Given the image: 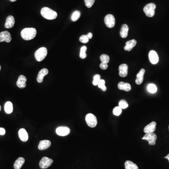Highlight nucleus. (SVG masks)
Returning <instances> with one entry per match:
<instances>
[{"label":"nucleus","instance_id":"9b49d317","mask_svg":"<svg viewBox=\"0 0 169 169\" xmlns=\"http://www.w3.org/2000/svg\"><path fill=\"white\" fill-rule=\"evenodd\" d=\"M27 79L25 76L21 75L19 77L16 82V85L20 88H24L26 86V82Z\"/></svg>","mask_w":169,"mask_h":169},{"label":"nucleus","instance_id":"e433bc0d","mask_svg":"<svg viewBox=\"0 0 169 169\" xmlns=\"http://www.w3.org/2000/svg\"><path fill=\"white\" fill-rule=\"evenodd\" d=\"M5 133L6 131L4 128L0 127V135H4L5 134Z\"/></svg>","mask_w":169,"mask_h":169},{"label":"nucleus","instance_id":"58836bf2","mask_svg":"<svg viewBox=\"0 0 169 169\" xmlns=\"http://www.w3.org/2000/svg\"><path fill=\"white\" fill-rule=\"evenodd\" d=\"M165 159H167L168 160V161H169V154H168L167 156H165Z\"/></svg>","mask_w":169,"mask_h":169},{"label":"nucleus","instance_id":"c756f323","mask_svg":"<svg viewBox=\"0 0 169 169\" xmlns=\"http://www.w3.org/2000/svg\"><path fill=\"white\" fill-rule=\"evenodd\" d=\"M105 81L104 79H101L98 84V87L100 88L103 91H106L107 90V87L105 85Z\"/></svg>","mask_w":169,"mask_h":169},{"label":"nucleus","instance_id":"aec40b11","mask_svg":"<svg viewBox=\"0 0 169 169\" xmlns=\"http://www.w3.org/2000/svg\"><path fill=\"white\" fill-rule=\"evenodd\" d=\"M145 73V70L142 69L140 70L139 73L137 74V79L135 80L136 83L137 84H141L143 82V77Z\"/></svg>","mask_w":169,"mask_h":169},{"label":"nucleus","instance_id":"423d86ee","mask_svg":"<svg viewBox=\"0 0 169 169\" xmlns=\"http://www.w3.org/2000/svg\"><path fill=\"white\" fill-rule=\"evenodd\" d=\"M156 139H157V136L154 132L146 133V135L142 138V140L147 141L150 145H155Z\"/></svg>","mask_w":169,"mask_h":169},{"label":"nucleus","instance_id":"ea45409f","mask_svg":"<svg viewBox=\"0 0 169 169\" xmlns=\"http://www.w3.org/2000/svg\"><path fill=\"white\" fill-rule=\"evenodd\" d=\"M10 1H12V2H14V1H16V0H10Z\"/></svg>","mask_w":169,"mask_h":169},{"label":"nucleus","instance_id":"473e14b6","mask_svg":"<svg viewBox=\"0 0 169 169\" xmlns=\"http://www.w3.org/2000/svg\"><path fill=\"white\" fill-rule=\"evenodd\" d=\"M119 106L122 109H126L128 107V104L126 101L124 100H121L119 102Z\"/></svg>","mask_w":169,"mask_h":169},{"label":"nucleus","instance_id":"f704fd0d","mask_svg":"<svg viewBox=\"0 0 169 169\" xmlns=\"http://www.w3.org/2000/svg\"><path fill=\"white\" fill-rule=\"evenodd\" d=\"M89 39L86 35H83L79 38V41L83 43H87L89 41Z\"/></svg>","mask_w":169,"mask_h":169},{"label":"nucleus","instance_id":"c85d7f7f","mask_svg":"<svg viewBox=\"0 0 169 169\" xmlns=\"http://www.w3.org/2000/svg\"><path fill=\"white\" fill-rule=\"evenodd\" d=\"M100 59H101L102 63L108 64L110 61V57L107 55L103 54L100 56Z\"/></svg>","mask_w":169,"mask_h":169},{"label":"nucleus","instance_id":"6ab92c4d","mask_svg":"<svg viewBox=\"0 0 169 169\" xmlns=\"http://www.w3.org/2000/svg\"><path fill=\"white\" fill-rule=\"evenodd\" d=\"M136 44V40H132L127 41L126 42V46L124 47V49L126 51H130L135 46Z\"/></svg>","mask_w":169,"mask_h":169},{"label":"nucleus","instance_id":"f8f14e48","mask_svg":"<svg viewBox=\"0 0 169 169\" xmlns=\"http://www.w3.org/2000/svg\"><path fill=\"white\" fill-rule=\"evenodd\" d=\"M156 122H152L149 125L146 126L144 129V132L146 133L154 132L156 129Z\"/></svg>","mask_w":169,"mask_h":169},{"label":"nucleus","instance_id":"6e6552de","mask_svg":"<svg viewBox=\"0 0 169 169\" xmlns=\"http://www.w3.org/2000/svg\"><path fill=\"white\" fill-rule=\"evenodd\" d=\"M104 23L108 28H113L115 26V17L111 14H108L104 18Z\"/></svg>","mask_w":169,"mask_h":169},{"label":"nucleus","instance_id":"f3484780","mask_svg":"<svg viewBox=\"0 0 169 169\" xmlns=\"http://www.w3.org/2000/svg\"><path fill=\"white\" fill-rule=\"evenodd\" d=\"M15 23V20L13 16H9L7 18L6 23L5 24V27L7 29L12 28L14 26Z\"/></svg>","mask_w":169,"mask_h":169},{"label":"nucleus","instance_id":"dca6fc26","mask_svg":"<svg viewBox=\"0 0 169 169\" xmlns=\"http://www.w3.org/2000/svg\"><path fill=\"white\" fill-rule=\"evenodd\" d=\"M49 73V70L47 69L44 68L40 71L37 76V80L38 83H42L43 81L44 77Z\"/></svg>","mask_w":169,"mask_h":169},{"label":"nucleus","instance_id":"7c9ffc66","mask_svg":"<svg viewBox=\"0 0 169 169\" xmlns=\"http://www.w3.org/2000/svg\"><path fill=\"white\" fill-rule=\"evenodd\" d=\"M122 111V108L119 106H117L114 108L113 110V114L115 116H118L121 115Z\"/></svg>","mask_w":169,"mask_h":169},{"label":"nucleus","instance_id":"0eeeda50","mask_svg":"<svg viewBox=\"0 0 169 169\" xmlns=\"http://www.w3.org/2000/svg\"><path fill=\"white\" fill-rule=\"evenodd\" d=\"M53 163V160L52 159L44 156L40 162V167L41 169H47L48 167H49Z\"/></svg>","mask_w":169,"mask_h":169},{"label":"nucleus","instance_id":"a211bd4d","mask_svg":"<svg viewBox=\"0 0 169 169\" xmlns=\"http://www.w3.org/2000/svg\"><path fill=\"white\" fill-rule=\"evenodd\" d=\"M19 137L23 142H26L28 140V135L27 132L24 128L20 129L19 132Z\"/></svg>","mask_w":169,"mask_h":169},{"label":"nucleus","instance_id":"9d476101","mask_svg":"<svg viewBox=\"0 0 169 169\" xmlns=\"http://www.w3.org/2000/svg\"><path fill=\"white\" fill-rule=\"evenodd\" d=\"M70 132V130L67 127H59L56 129V133L61 136H65L67 135Z\"/></svg>","mask_w":169,"mask_h":169},{"label":"nucleus","instance_id":"a19ab883","mask_svg":"<svg viewBox=\"0 0 169 169\" xmlns=\"http://www.w3.org/2000/svg\"><path fill=\"white\" fill-rule=\"evenodd\" d=\"M1 111V105H0V111Z\"/></svg>","mask_w":169,"mask_h":169},{"label":"nucleus","instance_id":"2f4dec72","mask_svg":"<svg viewBox=\"0 0 169 169\" xmlns=\"http://www.w3.org/2000/svg\"><path fill=\"white\" fill-rule=\"evenodd\" d=\"M101 76L99 74H96L93 77V84L94 86H97L98 83L101 80Z\"/></svg>","mask_w":169,"mask_h":169},{"label":"nucleus","instance_id":"393cba45","mask_svg":"<svg viewBox=\"0 0 169 169\" xmlns=\"http://www.w3.org/2000/svg\"><path fill=\"white\" fill-rule=\"evenodd\" d=\"M126 169H138V166L131 161H126L125 163Z\"/></svg>","mask_w":169,"mask_h":169},{"label":"nucleus","instance_id":"412c9836","mask_svg":"<svg viewBox=\"0 0 169 169\" xmlns=\"http://www.w3.org/2000/svg\"><path fill=\"white\" fill-rule=\"evenodd\" d=\"M118 88L120 90H124V91L128 92L131 90V86L128 83H124L120 82L118 84Z\"/></svg>","mask_w":169,"mask_h":169},{"label":"nucleus","instance_id":"7ed1b4c3","mask_svg":"<svg viewBox=\"0 0 169 169\" xmlns=\"http://www.w3.org/2000/svg\"><path fill=\"white\" fill-rule=\"evenodd\" d=\"M48 54V50L47 48L42 47L38 49L35 52V58L38 62L43 61Z\"/></svg>","mask_w":169,"mask_h":169},{"label":"nucleus","instance_id":"1a4fd4ad","mask_svg":"<svg viewBox=\"0 0 169 169\" xmlns=\"http://www.w3.org/2000/svg\"><path fill=\"white\" fill-rule=\"evenodd\" d=\"M12 38H11V34L8 31H2L0 33V42L5 41L7 43L11 41Z\"/></svg>","mask_w":169,"mask_h":169},{"label":"nucleus","instance_id":"4468645a","mask_svg":"<svg viewBox=\"0 0 169 169\" xmlns=\"http://www.w3.org/2000/svg\"><path fill=\"white\" fill-rule=\"evenodd\" d=\"M128 65L122 64L119 67V75L121 77H126L128 74Z\"/></svg>","mask_w":169,"mask_h":169},{"label":"nucleus","instance_id":"c9c22d12","mask_svg":"<svg viewBox=\"0 0 169 169\" xmlns=\"http://www.w3.org/2000/svg\"><path fill=\"white\" fill-rule=\"evenodd\" d=\"M100 67L102 70H106L107 69L108 67V64H105V63H102L100 65Z\"/></svg>","mask_w":169,"mask_h":169},{"label":"nucleus","instance_id":"a878e982","mask_svg":"<svg viewBox=\"0 0 169 169\" xmlns=\"http://www.w3.org/2000/svg\"><path fill=\"white\" fill-rule=\"evenodd\" d=\"M147 89L149 92L154 93L157 91V87L154 84H150L147 86Z\"/></svg>","mask_w":169,"mask_h":169},{"label":"nucleus","instance_id":"79ce46f5","mask_svg":"<svg viewBox=\"0 0 169 169\" xmlns=\"http://www.w3.org/2000/svg\"><path fill=\"white\" fill-rule=\"evenodd\" d=\"M1 70V66L0 65V70Z\"/></svg>","mask_w":169,"mask_h":169},{"label":"nucleus","instance_id":"cd10ccee","mask_svg":"<svg viewBox=\"0 0 169 169\" xmlns=\"http://www.w3.org/2000/svg\"><path fill=\"white\" fill-rule=\"evenodd\" d=\"M87 50V48L85 46H84L82 47V48L80 49V55H79V56L81 58H86L87 56V54L86 53Z\"/></svg>","mask_w":169,"mask_h":169},{"label":"nucleus","instance_id":"2eb2a0df","mask_svg":"<svg viewBox=\"0 0 169 169\" xmlns=\"http://www.w3.org/2000/svg\"><path fill=\"white\" fill-rule=\"evenodd\" d=\"M51 143L49 140H43L40 142L38 149L40 150H43L48 149L51 146Z\"/></svg>","mask_w":169,"mask_h":169},{"label":"nucleus","instance_id":"37998d69","mask_svg":"<svg viewBox=\"0 0 169 169\" xmlns=\"http://www.w3.org/2000/svg\"></svg>","mask_w":169,"mask_h":169},{"label":"nucleus","instance_id":"20e7f679","mask_svg":"<svg viewBox=\"0 0 169 169\" xmlns=\"http://www.w3.org/2000/svg\"><path fill=\"white\" fill-rule=\"evenodd\" d=\"M156 8V5L155 4L153 3H149L144 7L143 10L147 16L151 17L155 15Z\"/></svg>","mask_w":169,"mask_h":169},{"label":"nucleus","instance_id":"5701e85b","mask_svg":"<svg viewBox=\"0 0 169 169\" xmlns=\"http://www.w3.org/2000/svg\"><path fill=\"white\" fill-rule=\"evenodd\" d=\"M25 160L23 157H19L16 160L14 164V168L15 169H20L22 165H24Z\"/></svg>","mask_w":169,"mask_h":169},{"label":"nucleus","instance_id":"b1692460","mask_svg":"<svg viewBox=\"0 0 169 169\" xmlns=\"http://www.w3.org/2000/svg\"><path fill=\"white\" fill-rule=\"evenodd\" d=\"M13 104L10 102H6L4 105V110L7 114H11L13 111Z\"/></svg>","mask_w":169,"mask_h":169},{"label":"nucleus","instance_id":"bb28decb","mask_svg":"<svg viewBox=\"0 0 169 169\" xmlns=\"http://www.w3.org/2000/svg\"><path fill=\"white\" fill-rule=\"evenodd\" d=\"M80 15H81V13H80V11H74L72 14V16H71V19H72L73 22H75V21L78 20L79 19Z\"/></svg>","mask_w":169,"mask_h":169},{"label":"nucleus","instance_id":"72a5a7b5","mask_svg":"<svg viewBox=\"0 0 169 169\" xmlns=\"http://www.w3.org/2000/svg\"><path fill=\"white\" fill-rule=\"evenodd\" d=\"M84 1L85 5L88 8H91L95 2V0H84Z\"/></svg>","mask_w":169,"mask_h":169},{"label":"nucleus","instance_id":"ddd939ff","mask_svg":"<svg viewBox=\"0 0 169 169\" xmlns=\"http://www.w3.org/2000/svg\"><path fill=\"white\" fill-rule=\"evenodd\" d=\"M149 58L151 64H156L159 61L158 55L156 53V52L154 50L150 51L149 53Z\"/></svg>","mask_w":169,"mask_h":169},{"label":"nucleus","instance_id":"f03ea898","mask_svg":"<svg viewBox=\"0 0 169 169\" xmlns=\"http://www.w3.org/2000/svg\"><path fill=\"white\" fill-rule=\"evenodd\" d=\"M42 16L48 20H53L58 16V13L48 7H44L40 11Z\"/></svg>","mask_w":169,"mask_h":169},{"label":"nucleus","instance_id":"4be33fe9","mask_svg":"<svg viewBox=\"0 0 169 169\" xmlns=\"http://www.w3.org/2000/svg\"><path fill=\"white\" fill-rule=\"evenodd\" d=\"M129 27L126 24L123 25L121 28L120 35L122 38H126L128 35Z\"/></svg>","mask_w":169,"mask_h":169},{"label":"nucleus","instance_id":"f257e3e1","mask_svg":"<svg viewBox=\"0 0 169 169\" xmlns=\"http://www.w3.org/2000/svg\"><path fill=\"white\" fill-rule=\"evenodd\" d=\"M37 31L34 28H26L22 30L21 35L23 39L30 40L33 39L36 36Z\"/></svg>","mask_w":169,"mask_h":169},{"label":"nucleus","instance_id":"4c0bfd02","mask_svg":"<svg viewBox=\"0 0 169 169\" xmlns=\"http://www.w3.org/2000/svg\"><path fill=\"white\" fill-rule=\"evenodd\" d=\"M87 36L88 38L89 39H92L93 37V34H92L91 33H88L87 34Z\"/></svg>","mask_w":169,"mask_h":169},{"label":"nucleus","instance_id":"39448f33","mask_svg":"<svg viewBox=\"0 0 169 169\" xmlns=\"http://www.w3.org/2000/svg\"><path fill=\"white\" fill-rule=\"evenodd\" d=\"M86 121L88 126L91 128H94L97 124L96 117L92 113H89L86 115Z\"/></svg>","mask_w":169,"mask_h":169}]
</instances>
